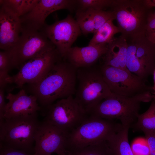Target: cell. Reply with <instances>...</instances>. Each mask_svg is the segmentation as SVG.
<instances>
[{"label":"cell","instance_id":"cb8c5ba5","mask_svg":"<svg viewBox=\"0 0 155 155\" xmlns=\"http://www.w3.org/2000/svg\"><path fill=\"white\" fill-rule=\"evenodd\" d=\"M69 152L72 155H111L106 141L90 145L78 150Z\"/></svg>","mask_w":155,"mask_h":155},{"label":"cell","instance_id":"9c48e42d","mask_svg":"<svg viewBox=\"0 0 155 155\" xmlns=\"http://www.w3.org/2000/svg\"><path fill=\"white\" fill-rule=\"evenodd\" d=\"M63 58L55 48L44 52L25 62L16 74L6 79L8 84L22 89L24 84H35L41 79Z\"/></svg>","mask_w":155,"mask_h":155},{"label":"cell","instance_id":"4fadbf2b","mask_svg":"<svg viewBox=\"0 0 155 155\" xmlns=\"http://www.w3.org/2000/svg\"><path fill=\"white\" fill-rule=\"evenodd\" d=\"M67 134L57 127L44 121L40 123L35 138V155H59L66 150Z\"/></svg>","mask_w":155,"mask_h":155},{"label":"cell","instance_id":"7c38bea8","mask_svg":"<svg viewBox=\"0 0 155 155\" xmlns=\"http://www.w3.org/2000/svg\"><path fill=\"white\" fill-rule=\"evenodd\" d=\"M63 58L82 32L76 21L70 15L42 29Z\"/></svg>","mask_w":155,"mask_h":155},{"label":"cell","instance_id":"52a82bcc","mask_svg":"<svg viewBox=\"0 0 155 155\" xmlns=\"http://www.w3.org/2000/svg\"><path fill=\"white\" fill-rule=\"evenodd\" d=\"M56 48L42 30L22 26L17 42L8 52L12 69H19L28 60Z\"/></svg>","mask_w":155,"mask_h":155},{"label":"cell","instance_id":"ffe728a7","mask_svg":"<svg viewBox=\"0 0 155 155\" xmlns=\"http://www.w3.org/2000/svg\"><path fill=\"white\" fill-rule=\"evenodd\" d=\"M134 130L146 134L155 135V101L152 100L146 111L138 115L136 122L131 127Z\"/></svg>","mask_w":155,"mask_h":155},{"label":"cell","instance_id":"d6986e66","mask_svg":"<svg viewBox=\"0 0 155 155\" xmlns=\"http://www.w3.org/2000/svg\"><path fill=\"white\" fill-rule=\"evenodd\" d=\"M130 128L122 125L120 130L112 135L106 141L111 155H135L128 140Z\"/></svg>","mask_w":155,"mask_h":155},{"label":"cell","instance_id":"30bf717a","mask_svg":"<svg viewBox=\"0 0 155 155\" xmlns=\"http://www.w3.org/2000/svg\"><path fill=\"white\" fill-rule=\"evenodd\" d=\"M127 41L126 68L146 81L155 69V44L145 35Z\"/></svg>","mask_w":155,"mask_h":155},{"label":"cell","instance_id":"f1b7e54d","mask_svg":"<svg viewBox=\"0 0 155 155\" xmlns=\"http://www.w3.org/2000/svg\"><path fill=\"white\" fill-rule=\"evenodd\" d=\"M0 155H35L25 151L12 148L0 147Z\"/></svg>","mask_w":155,"mask_h":155},{"label":"cell","instance_id":"6da1fadb","mask_svg":"<svg viewBox=\"0 0 155 155\" xmlns=\"http://www.w3.org/2000/svg\"><path fill=\"white\" fill-rule=\"evenodd\" d=\"M77 69L62 59L39 81L29 84L31 94L44 108L56 100L73 96L76 88Z\"/></svg>","mask_w":155,"mask_h":155},{"label":"cell","instance_id":"f546056e","mask_svg":"<svg viewBox=\"0 0 155 155\" xmlns=\"http://www.w3.org/2000/svg\"><path fill=\"white\" fill-rule=\"evenodd\" d=\"M6 103L5 100L4 89L0 88V122L4 119Z\"/></svg>","mask_w":155,"mask_h":155},{"label":"cell","instance_id":"7402d4cb","mask_svg":"<svg viewBox=\"0 0 155 155\" xmlns=\"http://www.w3.org/2000/svg\"><path fill=\"white\" fill-rule=\"evenodd\" d=\"M39 0H0V5L5 6L19 17L31 11Z\"/></svg>","mask_w":155,"mask_h":155},{"label":"cell","instance_id":"ba28073f","mask_svg":"<svg viewBox=\"0 0 155 155\" xmlns=\"http://www.w3.org/2000/svg\"><path fill=\"white\" fill-rule=\"evenodd\" d=\"M45 108L44 121L57 127L67 134L89 115L73 96L58 100Z\"/></svg>","mask_w":155,"mask_h":155},{"label":"cell","instance_id":"83f0119b","mask_svg":"<svg viewBox=\"0 0 155 155\" xmlns=\"http://www.w3.org/2000/svg\"><path fill=\"white\" fill-rule=\"evenodd\" d=\"M145 36L149 40L155 44V9L149 16Z\"/></svg>","mask_w":155,"mask_h":155},{"label":"cell","instance_id":"d4e9b609","mask_svg":"<svg viewBox=\"0 0 155 155\" xmlns=\"http://www.w3.org/2000/svg\"><path fill=\"white\" fill-rule=\"evenodd\" d=\"M11 65L7 51H0V87L5 89L7 85L6 79L10 76L8 74L11 69Z\"/></svg>","mask_w":155,"mask_h":155},{"label":"cell","instance_id":"603a6c76","mask_svg":"<svg viewBox=\"0 0 155 155\" xmlns=\"http://www.w3.org/2000/svg\"><path fill=\"white\" fill-rule=\"evenodd\" d=\"M75 18L83 34L86 35L90 33H94V24L90 9H77Z\"/></svg>","mask_w":155,"mask_h":155},{"label":"cell","instance_id":"3957f363","mask_svg":"<svg viewBox=\"0 0 155 155\" xmlns=\"http://www.w3.org/2000/svg\"><path fill=\"white\" fill-rule=\"evenodd\" d=\"M151 92H146L131 97L112 93L99 103L89 115L107 119H119L123 126L130 128L137 120L141 103L153 100Z\"/></svg>","mask_w":155,"mask_h":155},{"label":"cell","instance_id":"7a4b0ae2","mask_svg":"<svg viewBox=\"0 0 155 155\" xmlns=\"http://www.w3.org/2000/svg\"><path fill=\"white\" fill-rule=\"evenodd\" d=\"M110 8L121 35L127 40L145 35L149 16L155 9L146 0H113Z\"/></svg>","mask_w":155,"mask_h":155},{"label":"cell","instance_id":"277c9868","mask_svg":"<svg viewBox=\"0 0 155 155\" xmlns=\"http://www.w3.org/2000/svg\"><path fill=\"white\" fill-rule=\"evenodd\" d=\"M113 120L89 115L82 123L67 135L66 150L69 152L106 141L122 127Z\"/></svg>","mask_w":155,"mask_h":155},{"label":"cell","instance_id":"484cf974","mask_svg":"<svg viewBox=\"0 0 155 155\" xmlns=\"http://www.w3.org/2000/svg\"><path fill=\"white\" fill-rule=\"evenodd\" d=\"M112 1L113 0H77L76 10H104L106 8L110 7Z\"/></svg>","mask_w":155,"mask_h":155},{"label":"cell","instance_id":"5bb4252c","mask_svg":"<svg viewBox=\"0 0 155 155\" xmlns=\"http://www.w3.org/2000/svg\"><path fill=\"white\" fill-rule=\"evenodd\" d=\"M77 7V0H39L31 11L20 17L22 26L42 30L46 18L53 12L62 9L72 12Z\"/></svg>","mask_w":155,"mask_h":155},{"label":"cell","instance_id":"836d02e7","mask_svg":"<svg viewBox=\"0 0 155 155\" xmlns=\"http://www.w3.org/2000/svg\"><path fill=\"white\" fill-rule=\"evenodd\" d=\"M59 155H72L67 150L66 151L62 153Z\"/></svg>","mask_w":155,"mask_h":155},{"label":"cell","instance_id":"4dcf8cb0","mask_svg":"<svg viewBox=\"0 0 155 155\" xmlns=\"http://www.w3.org/2000/svg\"><path fill=\"white\" fill-rule=\"evenodd\" d=\"M149 150V155H155V135H145Z\"/></svg>","mask_w":155,"mask_h":155},{"label":"cell","instance_id":"d6a6232c","mask_svg":"<svg viewBox=\"0 0 155 155\" xmlns=\"http://www.w3.org/2000/svg\"><path fill=\"white\" fill-rule=\"evenodd\" d=\"M148 5L151 7L155 9V0H146Z\"/></svg>","mask_w":155,"mask_h":155},{"label":"cell","instance_id":"ac0fdd59","mask_svg":"<svg viewBox=\"0 0 155 155\" xmlns=\"http://www.w3.org/2000/svg\"><path fill=\"white\" fill-rule=\"evenodd\" d=\"M108 46L107 51L103 56L102 64L117 68L127 69V40L121 35L114 37L108 44Z\"/></svg>","mask_w":155,"mask_h":155},{"label":"cell","instance_id":"44dd1931","mask_svg":"<svg viewBox=\"0 0 155 155\" xmlns=\"http://www.w3.org/2000/svg\"><path fill=\"white\" fill-rule=\"evenodd\" d=\"M113 20H108L100 27L94 33L88 45L108 44L114 37L115 34L120 33L119 28L114 24Z\"/></svg>","mask_w":155,"mask_h":155},{"label":"cell","instance_id":"9a60e30c","mask_svg":"<svg viewBox=\"0 0 155 155\" xmlns=\"http://www.w3.org/2000/svg\"><path fill=\"white\" fill-rule=\"evenodd\" d=\"M6 103L4 119H10L37 115L41 109L36 98L28 95L23 88L16 94L9 92L5 96Z\"/></svg>","mask_w":155,"mask_h":155},{"label":"cell","instance_id":"5b68a950","mask_svg":"<svg viewBox=\"0 0 155 155\" xmlns=\"http://www.w3.org/2000/svg\"><path fill=\"white\" fill-rule=\"evenodd\" d=\"M78 86L74 98L88 115L112 93L104 81L99 66L77 69Z\"/></svg>","mask_w":155,"mask_h":155},{"label":"cell","instance_id":"8fae6325","mask_svg":"<svg viewBox=\"0 0 155 155\" xmlns=\"http://www.w3.org/2000/svg\"><path fill=\"white\" fill-rule=\"evenodd\" d=\"M99 67L103 78L112 93L131 97L146 92H152V87L146 84V81L127 69L117 68L104 64Z\"/></svg>","mask_w":155,"mask_h":155},{"label":"cell","instance_id":"2e32d148","mask_svg":"<svg viewBox=\"0 0 155 155\" xmlns=\"http://www.w3.org/2000/svg\"><path fill=\"white\" fill-rule=\"evenodd\" d=\"M22 28L20 18L6 7L0 5V49L9 51L18 39Z\"/></svg>","mask_w":155,"mask_h":155},{"label":"cell","instance_id":"4316f807","mask_svg":"<svg viewBox=\"0 0 155 155\" xmlns=\"http://www.w3.org/2000/svg\"><path fill=\"white\" fill-rule=\"evenodd\" d=\"M88 9L90 10L94 22L95 32L108 20H115L114 15L111 10L105 11L104 10Z\"/></svg>","mask_w":155,"mask_h":155},{"label":"cell","instance_id":"e0dca14e","mask_svg":"<svg viewBox=\"0 0 155 155\" xmlns=\"http://www.w3.org/2000/svg\"><path fill=\"white\" fill-rule=\"evenodd\" d=\"M108 47V44L71 47L63 59L77 69L90 67L105 54Z\"/></svg>","mask_w":155,"mask_h":155},{"label":"cell","instance_id":"8992f818","mask_svg":"<svg viewBox=\"0 0 155 155\" xmlns=\"http://www.w3.org/2000/svg\"><path fill=\"white\" fill-rule=\"evenodd\" d=\"M37 115L4 119L0 122V147L29 153L34 151L35 138L40 124Z\"/></svg>","mask_w":155,"mask_h":155},{"label":"cell","instance_id":"1f68e13d","mask_svg":"<svg viewBox=\"0 0 155 155\" xmlns=\"http://www.w3.org/2000/svg\"><path fill=\"white\" fill-rule=\"evenodd\" d=\"M154 84L152 87V94L153 96V100L155 101V69L154 71L153 74Z\"/></svg>","mask_w":155,"mask_h":155}]
</instances>
